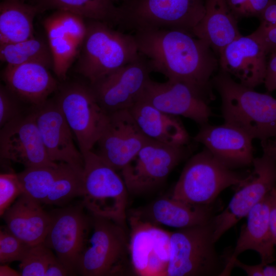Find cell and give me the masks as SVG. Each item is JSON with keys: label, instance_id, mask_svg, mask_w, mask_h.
Segmentation results:
<instances>
[{"label": "cell", "instance_id": "8992f818", "mask_svg": "<svg viewBox=\"0 0 276 276\" xmlns=\"http://www.w3.org/2000/svg\"><path fill=\"white\" fill-rule=\"evenodd\" d=\"M82 155V205L93 216L109 219L126 228L129 192L121 175L93 150Z\"/></svg>", "mask_w": 276, "mask_h": 276}, {"label": "cell", "instance_id": "8fae6325", "mask_svg": "<svg viewBox=\"0 0 276 276\" xmlns=\"http://www.w3.org/2000/svg\"><path fill=\"white\" fill-rule=\"evenodd\" d=\"M186 145H172L150 140L121 171L129 193L145 194L160 186L172 171L190 153Z\"/></svg>", "mask_w": 276, "mask_h": 276}, {"label": "cell", "instance_id": "f907efd6", "mask_svg": "<svg viewBox=\"0 0 276 276\" xmlns=\"http://www.w3.org/2000/svg\"><path fill=\"white\" fill-rule=\"evenodd\" d=\"M16 1H18L25 2V1H26L27 0H16Z\"/></svg>", "mask_w": 276, "mask_h": 276}, {"label": "cell", "instance_id": "2e32d148", "mask_svg": "<svg viewBox=\"0 0 276 276\" xmlns=\"http://www.w3.org/2000/svg\"><path fill=\"white\" fill-rule=\"evenodd\" d=\"M2 128L1 158L22 164L26 168L57 164L48 155L33 113L21 115Z\"/></svg>", "mask_w": 276, "mask_h": 276}, {"label": "cell", "instance_id": "f35d334b", "mask_svg": "<svg viewBox=\"0 0 276 276\" xmlns=\"http://www.w3.org/2000/svg\"><path fill=\"white\" fill-rule=\"evenodd\" d=\"M251 34L262 45L267 54L276 50V24L260 23Z\"/></svg>", "mask_w": 276, "mask_h": 276}, {"label": "cell", "instance_id": "7a4b0ae2", "mask_svg": "<svg viewBox=\"0 0 276 276\" xmlns=\"http://www.w3.org/2000/svg\"><path fill=\"white\" fill-rule=\"evenodd\" d=\"M212 84L221 97L224 123L253 139L276 137V99L234 81L221 70L213 78Z\"/></svg>", "mask_w": 276, "mask_h": 276}, {"label": "cell", "instance_id": "836d02e7", "mask_svg": "<svg viewBox=\"0 0 276 276\" xmlns=\"http://www.w3.org/2000/svg\"><path fill=\"white\" fill-rule=\"evenodd\" d=\"M30 246L12 234L6 227H1L0 229L1 264L20 261Z\"/></svg>", "mask_w": 276, "mask_h": 276}, {"label": "cell", "instance_id": "277c9868", "mask_svg": "<svg viewBox=\"0 0 276 276\" xmlns=\"http://www.w3.org/2000/svg\"><path fill=\"white\" fill-rule=\"evenodd\" d=\"M205 12L204 0H127L118 6L116 26L125 32L177 29L192 33Z\"/></svg>", "mask_w": 276, "mask_h": 276}, {"label": "cell", "instance_id": "8d00e7d4", "mask_svg": "<svg viewBox=\"0 0 276 276\" xmlns=\"http://www.w3.org/2000/svg\"><path fill=\"white\" fill-rule=\"evenodd\" d=\"M270 0H226L232 13L238 20L243 18L259 17Z\"/></svg>", "mask_w": 276, "mask_h": 276}, {"label": "cell", "instance_id": "e575fe53", "mask_svg": "<svg viewBox=\"0 0 276 276\" xmlns=\"http://www.w3.org/2000/svg\"><path fill=\"white\" fill-rule=\"evenodd\" d=\"M56 12L65 33L79 49L86 33V22L84 18L69 11L57 10Z\"/></svg>", "mask_w": 276, "mask_h": 276}, {"label": "cell", "instance_id": "ba28073f", "mask_svg": "<svg viewBox=\"0 0 276 276\" xmlns=\"http://www.w3.org/2000/svg\"><path fill=\"white\" fill-rule=\"evenodd\" d=\"M263 153L255 158L253 170L234 194L227 207L213 216L211 223L216 242L276 186V146L270 139L261 141Z\"/></svg>", "mask_w": 276, "mask_h": 276}, {"label": "cell", "instance_id": "d590c367", "mask_svg": "<svg viewBox=\"0 0 276 276\" xmlns=\"http://www.w3.org/2000/svg\"><path fill=\"white\" fill-rule=\"evenodd\" d=\"M22 194L17 174L2 173L0 175V215L12 205L16 199Z\"/></svg>", "mask_w": 276, "mask_h": 276}, {"label": "cell", "instance_id": "f6af8a7d", "mask_svg": "<svg viewBox=\"0 0 276 276\" xmlns=\"http://www.w3.org/2000/svg\"><path fill=\"white\" fill-rule=\"evenodd\" d=\"M1 276H19L20 272L11 268L7 265H2L0 266Z\"/></svg>", "mask_w": 276, "mask_h": 276}, {"label": "cell", "instance_id": "30bf717a", "mask_svg": "<svg viewBox=\"0 0 276 276\" xmlns=\"http://www.w3.org/2000/svg\"><path fill=\"white\" fill-rule=\"evenodd\" d=\"M78 141L82 154L92 150L109 120L90 85L73 83L62 86L55 100Z\"/></svg>", "mask_w": 276, "mask_h": 276}, {"label": "cell", "instance_id": "d6986e66", "mask_svg": "<svg viewBox=\"0 0 276 276\" xmlns=\"http://www.w3.org/2000/svg\"><path fill=\"white\" fill-rule=\"evenodd\" d=\"M218 55L220 70L235 76L242 84L254 88L264 83L268 54L251 34L235 39Z\"/></svg>", "mask_w": 276, "mask_h": 276}, {"label": "cell", "instance_id": "ab89813d", "mask_svg": "<svg viewBox=\"0 0 276 276\" xmlns=\"http://www.w3.org/2000/svg\"><path fill=\"white\" fill-rule=\"evenodd\" d=\"M74 274L58 260L56 256L48 265L44 276H65Z\"/></svg>", "mask_w": 276, "mask_h": 276}, {"label": "cell", "instance_id": "d6a6232c", "mask_svg": "<svg viewBox=\"0 0 276 276\" xmlns=\"http://www.w3.org/2000/svg\"><path fill=\"white\" fill-rule=\"evenodd\" d=\"M56 258L44 242L31 246L19 265L21 276H44L49 263Z\"/></svg>", "mask_w": 276, "mask_h": 276}, {"label": "cell", "instance_id": "b9f144b4", "mask_svg": "<svg viewBox=\"0 0 276 276\" xmlns=\"http://www.w3.org/2000/svg\"><path fill=\"white\" fill-rule=\"evenodd\" d=\"M259 19L260 23L276 24V0H270Z\"/></svg>", "mask_w": 276, "mask_h": 276}, {"label": "cell", "instance_id": "6da1fadb", "mask_svg": "<svg viewBox=\"0 0 276 276\" xmlns=\"http://www.w3.org/2000/svg\"><path fill=\"white\" fill-rule=\"evenodd\" d=\"M139 51L152 72L168 80L184 83L210 102L214 95L212 79L219 65L215 52L192 33L177 29H153L134 33Z\"/></svg>", "mask_w": 276, "mask_h": 276}, {"label": "cell", "instance_id": "4fadbf2b", "mask_svg": "<svg viewBox=\"0 0 276 276\" xmlns=\"http://www.w3.org/2000/svg\"><path fill=\"white\" fill-rule=\"evenodd\" d=\"M129 247L133 272L141 276H166L171 232L127 214Z\"/></svg>", "mask_w": 276, "mask_h": 276}, {"label": "cell", "instance_id": "4dcf8cb0", "mask_svg": "<svg viewBox=\"0 0 276 276\" xmlns=\"http://www.w3.org/2000/svg\"><path fill=\"white\" fill-rule=\"evenodd\" d=\"M65 163L55 166L27 168L18 173L22 194L43 203Z\"/></svg>", "mask_w": 276, "mask_h": 276}, {"label": "cell", "instance_id": "60d3db41", "mask_svg": "<svg viewBox=\"0 0 276 276\" xmlns=\"http://www.w3.org/2000/svg\"><path fill=\"white\" fill-rule=\"evenodd\" d=\"M269 226L271 234L276 245V186L269 192Z\"/></svg>", "mask_w": 276, "mask_h": 276}, {"label": "cell", "instance_id": "9a60e30c", "mask_svg": "<svg viewBox=\"0 0 276 276\" xmlns=\"http://www.w3.org/2000/svg\"><path fill=\"white\" fill-rule=\"evenodd\" d=\"M150 140L128 109L120 110L109 114L96 153L114 170L121 171Z\"/></svg>", "mask_w": 276, "mask_h": 276}, {"label": "cell", "instance_id": "c3c4849f", "mask_svg": "<svg viewBox=\"0 0 276 276\" xmlns=\"http://www.w3.org/2000/svg\"><path fill=\"white\" fill-rule=\"evenodd\" d=\"M127 0H114V2H121V3L124 2H125Z\"/></svg>", "mask_w": 276, "mask_h": 276}, {"label": "cell", "instance_id": "d4e9b609", "mask_svg": "<svg viewBox=\"0 0 276 276\" xmlns=\"http://www.w3.org/2000/svg\"><path fill=\"white\" fill-rule=\"evenodd\" d=\"M128 110L149 139L172 145L189 144V134L176 116L157 109L142 98Z\"/></svg>", "mask_w": 276, "mask_h": 276}, {"label": "cell", "instance_id": "603a6c76", "mask_svg": "<svg viewBox=\"0 0 276 276\" xmlns=\"http://www.w3.org/2000/svg\"><path fill=\"white\" fill-rule=\"evenodd\" d=\"M49 69L37 63L7 65L2 77L6 87L19 100L36 107L59 87Z\"/></svg>", "mask_w": 276, "mask_h": 276}, {"label": "cell", "instance_id": "5b68a950", "mask_svg": "<svg viewBox=\"0 0 276 276\" xmlns=\"http://www.w3.org/2000/svg\"><path fill=\"white\" fill-rule=\"evenodd\" d=\"M215 157L206 148L187 162L170 196L197 206H209L226 188L240 187L248 179Z\"/></svg>", "mask_w": 276, "mask_h": 276}, {"label": "cell", "instance_id": "7c38bea8", "mask_svg": "<svg viewBox=\"0 0 276 276\" xmlns=\"http://www.w3.org/2000/svg\"><path fill=\"white\" fill-rule=\"evenodd\" d=\"M152 72L149 60L138 58L90 84L97 100L108 114L129 109L142 97Z\"/></svg>", "mask_w": 276, "mask_h": 276}, {"label": "cell", "instance_id": "3957f363", "mask_svg": "<svg viewBox=\"0 0 276 276\" xmlns=\"http://www.w3.org/2000/svg\"><path fill=\"white\" fill-rule=\"evenodd\" d=\"M77 71L93 84L140 55L133 34L104 22L88 20Z\"/></svg>", "mask_w": 276, "mask_h": 276}, {"label": "cell", "instance_id": "cb8c5ba5", "mask_svg": "<svg viewBox=\"0 0 276 276\" xmlns=\"http://www.w3.org/2000/svg\"><path fill=\"white\" fill-rule=\"evenodd\" d=\"M41 204L22 194L2 216L7 228L30 246L44 242L51 225L52 215Z\"/></svg>", "mask_w": 276, "mask_h": 276}, {"label": "cell", "instance_id": "7402d4cb", "mask_svg": "<svg viewBox=\"0 0 276 276\" xmlns=\"http://www.w3.org/2000/svg\"><path fill=\"white\" fill-rule=\"evenodd\" d=\"M127 214L159 226L177 229L206 223L213 217L209 206L192 205L170 196L159 198Z\"/></svg>", "mask_w": 276, "mask_h": 276}, {"label": "cell", "instance_id": "f546056e", "mask_svg": "<svg viewBox=\"0 0 276 276\" xmlns=\"http://www.w3.org/2000/svg\"><path fill=\"white\" fill-rule=\"evenodd\" d=\"M0 59L7 65L37 63L53 68L54 60L48 43L34 36L21 41L0 44Z\"/></svg>", "mask_w": 276, "mask_h": 276}, {"label": "cell", "instance_id": "9c48e42d", "mask_svg": "<svg viewBox=\"0 0 276 276\" xmlns=\"http://www.w3.org/2000/svg\"><path fill=\"white\" fill-rule=\"evenodd\" d=\"M215 243L211 220L171 232L166 276L220 275L222 269Z\"/></svg>", "mask_w": 276, "mask_h": 276}, {"label": "cell", "instance_id": "5bb4252c", "mask_svg": "<svg viewBox=\"0 0 276 276\" xmlns=\"http://www.w3.org/2000/svg\"><path fill=\"white\" fill-rule=\"evenodd\" d=\"M51 215L52 221L44 243L75 274L88 243L89 221L81 206L64 208Z\"/></svg>", "mask_w": 276, "mask_h": 276}, {"label": "cell", "instance_id": "83f0119b", "mask_svg": "<svg viewBox=\"0 0 276 276\" xmlns=\"http://www.w3.org/2000/svg\"><path fill=\"white\" fill-rule=\"evenodd\" d=\"M40 12L50 9L69 11L84 19L116 26L118 6L114 0H36Z\"/></svg>", "mask_w": 276, "mask_h": 276}, {"label": "cell", "instance_id": "52a82bcc", "mask_svg": "<svg viewBox=\"0 0 276 276\" xmlns=\"http://www.w3.org/2000/svg\"><path fill=\"white\" fill-rule=\"evenodd\" d=\"M93 217V234L80 257L77 272L84 276L127 274L132 267L126 228L109 219Z\"/></svg>", "mask_w": 276, "mask_h": 276}, {"label": "cell", "instance_id": "74e56055", "mask_svg": "<svg viewBox=\"0 0 276 276\" xmlns=\"http://www.w3.org/2000/svg\"><path fill=\"white\" fill-rule=\"evenodd\" d=\"M19 99L6 86L0 87V126L3 127L8 123L21 116Z\"/></svg>", "mask_w": 276, "mask_h": 276}, {"label": "cell", "instance_id": "e0dca14e", "mask_svg": "<svg viewBox=\"0 0 276 276\" xmlns=\"http://www.w3.org/2000/svg\"><path fill=\"white\" fill-rule=\"evenodd\" d=\"M33 112L45 149L53 162L65 163L83 174L84 159L73 131L55 101L47 100Z\"/></svg>", "mask_w": 276, "mask_h": 276}, {"label": "cell", "instance_id": "1f68e13d", "mask_svg": "<svg viewBox=\"0 0 276 276\" xmlns=\"http://www.w3.org/2000/svg\"><path fill=\"white\" fill-rule=\"evenodd\" d=\"M83 191V174L65 163L43 203H62L77 196L82 197Z\"/></svg>", "mask_w": 276, "mask_h": 276}, {"label": "cell", "instance_id": "4316f807", "mask_svg": "<svg viewBox=\"0 0 276 276\" xmlns=\"http://www.w3.org/2000/svg\"><path fill=\"white\" fill-rule=\"evenodd\" d=\"M39 12L36 5L16 0H3L0 4V44L34 37V20Z\"/></svg>", "mask_w": 276, "mask_h": 276}, {"label": "cell", "instance_id": "ac0fdd59", "mask_svg": "<svg viewBox=\"0 0 276 276\" xmlns=\"http://www.w3.org/2000/svg\"><path fill=\"white\" fill-rule=\"evenodd\" d=\"M141 98L166 113L189 118L200 125L208 123L212 114L210 101L194 88L180 82L160 83L151 79Z\"/></svg>", "mask_w": 276, "mask_h": 276}, {"label": "cell", "instance_id": "44dd1931", "mask_svg": "<svg viewBox=\"0 0 276 276\" xmlns=\"http://www.w3.org/2000/svg\"><path fill=\"white\" fill-rule=\"evenodd\" d=\"M269 193L249 211L232 253L227 258L220 275H228L238 256L247 250L257 252L261 263L269 264L275 260V246L269 226Z\"/></svg>", "mask_w": 276, "mask_h": 276}, {"label": "cell", "instance_id": "ee69618b", "mask_svg": "<svg viewBox=\"0 0 276 276\" xmlns=\"http://www.w3.org/2000/svg\"><path fill=\"white\" fill-rule=\"evenodd\" d=\"M270 54L269 58L267 63L266 75L265 81L276 76V50Z\"/></svg>", "mask_w": 276, "mask_h": 276}, {"label": "cell", "instance_id": "ffe728a7", "mask_svg": "<svg viewBox=\"0 0 276 276\" xmlns=\"http://www.w3.org/2000/svg\"><path fill=\"white\" fill-rule=\"evenodd\" d=\"M194 140L232 169L249 166L255 158L254 139L240 129L225 123L201 125Z\"/></svg>", "mask_w": 276, "mask_h": 276}, {"label": "cell", "instance_id": "7dc6e473", "mask_svg": "<svg viewBox=\"0 0 276 276\" xmlns=\"http://www.w3.org/2000/svg\"><path fill=\"white\" fill-rule=\"evenodd\" d=\"M264 83L268 91L271 92L276 90V76L265 81Z\"/></svg>", "mask_w": 276, "mask_h": 276}, {"label": "cell", "instance_id": "681fc988", "mask_svg": "<svg viewBox=\"0 0 276 276\" xmlns=\"http://www.w3.org/2000/svg\"><path fill=\"white\" fill-rule=\"evenodd\" d=\"M273 142H274V144H275V146H276V137H275L274 140H273Z\"/></svg>", "mask_w": 276, "mask_h": 276}, {"label": "cell", "instance_id": "f1b7e54d", "mask_svg": "<svg viewBox=\"0 0 276 276\" xmlns=\"http://www.w3.org/2000/svg\"><path fill=\"white\" fill-rule=\"evenodd\" d=\"M42 24L53 58V69L59 79L64 80L78 48L65 33L56 12L47 17Z\"/></svg>", "mask_w": 276, "mask_h": 276}, {"label": "cell", "instance_id": "484cf974", "mask_svg": "<svg viewBox=\"0 0 276 276\" xmlns=\"http://www.w3.org/2000/svg\"><path fill=\"white\" fill-rule=\"evenodd\" d=\"M204 15L192 33L206 41L218 54L228 44L242 35L238 20L226 0H205Z\"/></svg>", "mask_w": 276, "mask_h": 276}, {"label": "cell", "instance_id": "bcb514c9", "mask_svg": "<svg viewBox=\"0 0 276 276\" xmlns=\"http://www.w3.org/2000/svg\"><path fill=\"white\" fill-rule=\"evenodd\" d=\"M263 276H276V266L266 264L263 268Z\"/></svg>", "mask_w": 276, "mask_h": 276}, {"label": "cell", "instance_id": "7bdbcfd3", "mask_svg": "<svg viewBox=\"0 0 276 276\" xmlns=\"http://www.w3.org/2000/svg\"><path fill=\"white\" fill-rule=\"evenodd\" d=\"M234 267H238L243 269L249 276H263V268L264 264L260 263L257 265H248L244 264L237 259L235 261Z\"/></svg>", "mask_w": 276, "mask_h": 276}]
</instances>
